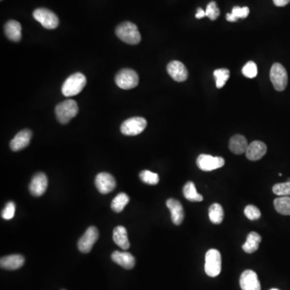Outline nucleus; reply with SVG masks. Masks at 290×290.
Here are the masks:
<instances>
[{
	"mask_svg": "<svg viewBox=\"0 0 290 290\" xmlns=\"http://www.w3.org/2000/svg\"><path fill=\"white\" fill-rule=\"evenodd\" d=\"M116 33L118 38L129 45H137L141 42V33L133 23L127 21L118 25L116 28Z\"/></svg>",
	"mask_w": 290,
	"mask_h": 290,
	"instance_id": "nucleus-1",
	"label": "nucleus"
},
{
	"mask_svg": "<svg viewBox=\"0 0 290 290\" xmlns=\"http://www.w3.org/2000/svg\"><path fill=\"white\" fill-rule=\"evenodd\" d=\"M87 85V78L82 73L72 74L63 83L61 92L65 97L75 96L83 91Z\"/></svg>",
	"mask_w": 290,
	"mask_h": 290,
	"instance_id": "nucleus-2",
	"label": "nucleus"
},
{
	"mask_svg": "<svg viewBox=\"0 0 290 290\" xmlns=\"http://www.w3.org/2000/svg\"><path fill=\"white\" fill-rule=\"evenodd\" d=\"M78 106L72 99L64 101L55 107V113L59 123L66 124L78 115Z\"/></svg>",
	"mask_w": 290,
	"mask_h": 290,
	"instance_id": "nucleus-3",
	"label": "nucleus"
},
{
	"mask_svg": "<svg viewBox=\"0 0 290 290\" xmlns=\"http://www.w3.org/2000/svg\"><path fill=\"white\" fill-rule=\"evenodd\" d=\"M116 85L123 89H133L139 84V76L135 70L131 69H123L116 74Z\"/></svg>",
	"mask_w": 290,
	"mask_h": 290,
	"instance_id": "nucleus-4",
	"label": "nucleus"
},
{
	"mask_svg": "<svg viewBox=\"0 0 290 290\" xmlns=\"http://www.w3.org/2000/svg\"><path fill=\"white\" fill-rule=\"evenodd\" d=\"M221 254L216 249H210L205 254V272L209 277H215L221 272Z\"/></svg>",
	"mask_w": 290,
	"mask_h": 290,
	"instance_id": "nucleus-5",
	"label": "nucleus"
},
{
	"mask_svg": "<svg viewBox=\"0 0 290 290\" xmlns=\"http://www.w3.org/2000/svg\"><path fill=\"white\" fill-rule=\"evenodd\" d=\"M270 79L275 89L277 91H283L288 84V74L283 65L280 63H275L270 70Z\"/></svg>",
	"mask_w": 290,
	"mask_h": 290,
	"instance_id": "nucleus-6",
	"label": "nucleus"
},
{
	"mask_svg": "<svg viewBox=\"0 0 290 290\" xmlns=\"http://www.w3.org/2000/svg\"><path fill=\"white\" fill-rule=\"evenodd\" d=\"M147 127V120L143 117H132L124 121L120 131L124 136H137L145 131Z\"/></svg>",
	"mask_w": 290,
	"mask_h": 290,
	"instance_id": "nucleus-7",
	"label": "nucleus"
},
{
	"mask_svg": "<svg viewBox=\"0 0 290 290\" xmlns=\"http://www.w3.org/2000/svg\"><path fill=\"white\" fill-rule=\"evenodd\" d=\"M33 17L45 29H55L59 25V20L56 14L47 8H37L35 10L33 11Z\"/></svg>",
	"mask_w": 290,
	"mask_h": 290,
	"instance_id": "nucleus-8",
	"label": "nucleus"
},
{
	"mask_svg": "<svg viewBox=\"0 0 290 290\" xmlns=\"http://www.w3.org/2000/svg\"><path fill=\"white\" fill-rule=\"evenodd\" d=\"M225 165V161L220 156H212L210 155L201 154L197 159V165L200 170L205 172L213 171Z\"/></svg>",
	"mask_w": 290,
	"mask_h": 290,
	"instance_id": "nucleus-9",
	"label": "nucleus"
},
{
	"mask_svg": "<svg viewBox=\"0 0 290 290\" xmlns=\"http://www.w3.org/2000/svg\"><path fill=\"white\" fill-rule=\"evenodd\" d=\"M98 235L99 233L98 229L94 226L89 227L86 231L85 234L78 240V247L79 251L83 253H89L98 239Z\"/></svg>",
	"mask_w": 290,
	"mask_h": 290,
	"instance_id": "nucleus-10",
	"label": "nucleus"
},
{
	"mask_svg": "<svg viewBox=\"0 0 290 290\" xmlns=\"http://www.w3.org/2000/svg\"><path fill=\"white\" fill-rule=\"evenodd\" d=\"M95 185L101 194H109L116 188V179L108 173H100L95 177Z\"/></svg>",
	"mask_w": 290,
	"mask_h": 290,
	"instance_id": "nucleus-11",
	"label": "nucleus"
},
{
	"mask_svg": "<svg viewBox=\"0 0 290 290\" xmlns=\"http://www.w3.org/2000/svg\"><path fill=\"white\" fill-rule=\"evenodd\" d=\"M48 187V178L44 173L35 174L29 185V191L33 196L40 197L45 194Z\"/></svg>",
	"mask_w": 290,
	"mask_h": 290,
	"instance_id": "nucleus-12",
	"label": "nucleus"
},
{
	"mask_svg": "<svg viewBox=\"0 0 290 290\" xmlns=\"http://www.w3.org/2000/svg\"><path fill=\"white\" fill-rule=\"evenodd\" d=\"M239 285L242 290H261L260 283L257 272L252 270H246L243 272L239 280Z\"/></svg>",
	"mask_w": 290,
	"mask_h": 290,
	"instance_id": "nucleus-13",
	"label": "nucleus"
},
{
	"mask_svg": "<svg viewBox=\"0 0 290 290\" xmlns=\"http://www.w3.org/2000/svg\"><path fill=\"white\" fill-rule=\"evenodd\" d=\"M168 74L176 82L181 83L188 78V70L185 65L178 60H173L167 65Z\"/></svg>",
	"mask_w": 290,
	"mask_h": 290,
	"instance_id": "nucleus-14",
	"label": "nucleus"
},
{
	"mask_svg": "<svg viewBox=\"0 0 290 290\" xmlns=\"http://www.w3.org/2000/svg\"><path fill=\"white\" fill-rule=\"evenodd\" d=\"M31 136H32V133L29 129L20 131L10 142L11 149L14 152L24 149L30 144Z\"/></svg>",
	"mask_w": 290,
	"mask_h": 290,
	"instance_id": "nucleus-15",
	"label": "nucleus"
},
{
	"mask_svg": "<svg viewBox=\"0 0 290 290\" xmlns=\"http://www.w3.org/2000/svg\"><path fill=\"white\" fill-rule=\"evenodd\" d=\"M166 205L171 213L173 223L176 226L181 224V223L183 222L185 214H184L183 207L181 203L176 199H170L166 202Z\"/></svg>",
	"mask_w": 290,
	"mask_h": 290,
	"instance_id": "nucleus-16",
	"label": "nucleus"
},
{
	"mask_svg": "<svg viewBox=\"0 0 290 290\" xmlns=\"http://www.w3.org/2000/svg\"><path fill=\"white\" fill-rule=\"evenodd\" d=\"M267 152V146L261 141H253L248 145V149L246 151L247 158L250 161H258L262 158Z\"/></svg>",
	"mask_w": 290,
	"mask_h": 290,
	"instance_id": "nucleus-17",
	"label": "nucleus"
},
{
	"mask_svg": "<svg viewBox=\"0 0 290 290\" xmlns=\"http://www.w3.org/2000/svg\"><path fill=\"white\" fill-rule=\"evenodd\" d=\"M112 260L126 269H132L136 264L135 257L129 252L116 251L112 254Z\"/></svg>",
	"mask_w": 290,
	"mask_h": 290,
	"instance_id": "nucleus-18",
	"label": "nucleus"
},
{
	"mask_svg": "<svg viewBox=\"0 0 290 290\" xmlns=\"http://www.w3.org/2000/svg\"><path fill=\"white\" fill-rule=\"evenodd\" d=\"M25 263V257L21 255H10L0 260L1 268L7 270H16L21 268Z\"/></svg>",
	"mask_w": 290,
	"mask_h": 290,
	"instance_id": "nucleus-19",
	"label": "nucleus"
},
{
	"mask_svg": "<svg viewBox=\"0 0 290 290\" xmlns=\"http://www.w3.org/2000/svg\"><path fill=\"white\" fill-rule=\"evenodd\" d=\"M21 31H22L21 25L18 21H16V20H9L5 25V35L8 40L14 41V42H18L21 40V37H22Z\"/></svg>",
	"mask_w": 290,
	"mask_h": 290,
	"instance_id": "nucleus-20",
	"label": "nucleus"
},
{
	"mask_svg": "<svg viewBox=\"0 0 290 290\" xmlns=\"http://www.w3.org/2000/svg\"><path fill=\"white\" fill-rule=\"evenodd\" d=\"M248 147V141L242 135H234L232 136L229 142V148L234 154H243L246 152Z\"/></svg>",
	"mask_w": 290,
	"mask_h": 290,
	"instance_id": "nucleus-21",
	"label": "nucleus"
},
{
	"mask_svg": "<svg viewBox=\"0 0 290 290\" xmlns=\"http://www.w3.org/2000/svg\"><path fill=\"white\" fill-rule=\"evenodd\" d=\"M113 239L115 243L123 250H127L130 247L129 240L127 238V232L123 226L116 227L113 232Z\"/></svg>",
	"mask_w": 290,
	"mask_h": 290,
	"instance_id": "nucleus-22",
	"label": "nucleus"
},
{
	"mask_svg": "<svg viewBox=\"0 0 290 290\" xmlns=\"http://www.w3.org/2000/svg\"><path fill=\"white\" fill-rule=\"evenodd\" d=\"M262 240L261 235L257 232H252L248 234L245 243H243V251L247 253H253L259 248L260 243Z\"/></svg>",
	"mask_w": 290,
	"mask_h": 290,
	"instance_id": "nucleus-23",
	"label": "nucleus"
},
{
	"mask_svg": "<svg viewBox=\"0 0 290 290\" xmlns=\"http://www.w3.org/2000/svg\"><path fill=\"white\" fill-rule=\"evenodd\" d=\"M209 218L214 224H220L224 218V211L219 203H214L209 208Z\"/></svg>",
	"mask_w": 290,
	"mask_h": 290,
	"instance_id": "nucleus-24",
	"label": "nucleus"
},
{
	"mask_svg": "<svg viewBox=\"0 0 290 290\" xmlns=\"http://www.w3.org/2000/svg\"><path fill=\"white\" fill-rule=\"evenodd\" d=\"M183 194L185 199L190 202H202L203 200V197L197 192L195 185L192 181H189L185 184L183 188Z\"/></svg>",
	"mask_w": 290,
	"mask_h": 290,
	"instance_id": "nucleus-25",
	"label": "nucleus"
},
{
	"mask_svg": "<svg viewBox=\"0 0 290 290\" xmlns=\"http://www.w3.org/2000/svg\"><path fill=\"white\" fill-rule=\"evenodd\" d=\"M249 13H250V10L248 7H240L239 6H235L233 7L232 13L227 14L226 19L229 22H235L239 19L247 18Z\"/></svg>",
	"mask_w": 290,
	"mask_h": 290,
	"instance_id": "nucleus-26",
	"label": "nucleus"
},
{
	"mask_svg": "<svg viewBox=\"0 0 290 290\" xmlns=\"http://www.w3.org/2000/svg\"><path fill=\"white\" fill-rule=\"evenodd\" d=\"M274 206L279 214L290 215V197H280L275 199Z\"/></svg>",
	"mask_w": 290,
	"mask_h": 290,
	"instance_id": "nucleus-27",
	"label": "nucleus"
},
{
	"mask_svg": "<svg viewBox=\"0 0 290 290\" xmlns=\"http://www.w3.org/2000/svg\"><path fill=\"white\" fill-rule=\"evenodd\" d=\"M129 202V197L125 193H120L116 195L112 202V209L115 212L120 213L125 208L127 203Z\"/></svg>",
	"mask_w": 290,
	"mask_h": 290,
	"instance_id": "nucleus-28",
	"label": "nucleus"
},
{
	"mask_svg": "<svg viewBox=\"0 0 290 290\" xmlns=\"http://www.w3.org/2000/svg\"><path fill=\"white\" fill-rule=\"evenodd\" d=\"M214 77L216 82L217 88H223L230 78V71L228 69H215Z\"/></svg>",
	"mask_w": 290,
	"mask_h": 290,
	"instance_id": "nucleus-29",
	"label": "nucleus"
},
{
	"mask_svg": "<svg viewBox=\"0 0 290 290\" xmlns=\"http://www.w3.org/2000/svg\"><path fill=\"white\" fill-rule=\"evenodd\" d=\"M140 178L143 182L148 184V185H156V184H158L159 180H160L158 174L151 172L148 170L142 171L140 174Z\"/></svg>",
	"mask_w": 290,
	"mask_h": 290,
	"instance_id": "nucleus-30",
	"label": "nucleus"
},
{
	"mask_svg": "<svg viewBox=\"0 0 290 290\" xmlns=\"http://www.w3.org/2000/svg\"><path fill=\"white\" fill-rule=\"evenodd\" d=\"M272 191L277 196H290V181L285 183H278L272 187Z\"/></svg>",
	"mask_w": 290,
	"mask_h": 290,
	"instance_id": "nucleus-31",
	"label": "nucleus"
},
{
	"mask_svg": "<svg viewBox=\"0 0 290 290\" xmlns=\"http://www.w3.org/2000/svg\"><path fill=\"white\" fill-rule=\"evenodd\" d=\"M242 73L243 75L248 78H254L257 77V65L256 63L253 61H248L242 69Z\"/></svg>",
	"mask_w": 290,
	"mask_h": 290,
	"instance_id": "nucleus-32",
	"label": "nucleus"
},
{
	"mask_svg": "<svg viewBox=\"0 0 290 290\" xmlns=\"http://www.w3.org/2000/svg\"><path fill=\"white\" fill-rule=\"evenodd\" d=\"M220 15V11H219V7H217L216 2H209L205 9V16H207L208 18L211 20H215Z\"/></svg>",
	"mask_w": 290,
	"mask_h": 290,
	"instance_id": "nucleus-33",
	"label": "nucleus"
},
{
	"mask_svg": "<svg viewBox=\"0 0 290 290\" xmlns=\"http://www.w3.org/2000/svg\"><path fill=\"white\" fill-rule=\"evenodd\" d=\"M244 214L250 220H257V219H260L261 216V213L259 209L257 206L252 205L246 206L244 209Z\"/></svg>",
	"mask_w": 290,
	"mask_h": 290,
	"instance_id": "nucleus-34",
	"label": "nucleus"
},
{
	"mask_svg": "<svg viewBox=\"0 0 290 290\" xmlns=\"http://www.w3.org/2000/svg\"><path fill=\"white\" fill-rule=\"evenodd\" d=\"M15 212H16V205L13 202H9L7 203V205L2 210V217L6 220H10L13 219Z\"/></svg>",
	"mask_w": 290,
	"mask_h": 290,
	"instance_id": "nucleus-35",
	"label": "nucleus"
},
{
	"mask_svg": "<svg viewBox=\"0 0 290 290\" xmlns=\"http://www.w3.org/2000/svg\"><path fill=\"white\" fill-rule=\"evenodd\" d=\"M273 2L277 7H285L290 3V0H273Z\"/></svg>",
	"mask_w": 290,
	"mask_h": 290,
	"instance_id": "nucleus-36",
	"label": "nucleus"
},
{
	"mask_svg": "<svg viewBox=\"0 0 290 290\" xmlns=\"http://www.w3.org/2000/svg\"><path fill=\"white\" fill-rule=\"evenodd\" d=\"M205 11L201 8V7H199L198 11H197L196 15H195V17L197 19H202L203 17H205Z\"/></svg>",
	"mask_w": 290,
	"mask_h": 290,
	"instance_id": "nucleus-37",
	"label": "nucleus"
},
{
	"mask_svg": "<svg viewBox=\"0 0 290 290\" xmlns=\"http://www.w3.org/2000/svg\"><path fill=\"white\" fill-rule=\"evenodd\" d=\"M277 290V289H272V290Z\"/></svg>",
	"mask_w": 290,
	"mask_h": 290,
	"instance_id": "nucleus-38",
	"label": "nucleus"
},
{
	"mask_svg": "<svg viewBox=\"0 0 290 290\" xmlns=\"http://www.w3.org/2000/svg\"></svg>",
	"mask_w": 290,
	"mask_h": 290,
	"instance_id": "nucleus-39",
	"label": "nucleus"
}]
</instances>
